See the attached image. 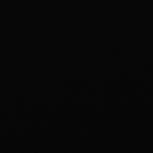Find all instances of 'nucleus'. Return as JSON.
Returning a JSON list of instances; mask_svg holds the SVG:
<instances>
[]
</instances>
